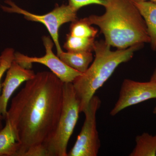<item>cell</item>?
<instances>
[{
  "label": "cell",
  "instance_id": "6da1fadb",
  "mask_svg": "<svg viewBox=\"0 0 156 156\" xmlns=\"http://www.w3.org/2000/svg\"><path fill=\"white\" fill-rule=\"evenodd\" d=\"M63 86L51 72H40L11 100L5 120L19 144L17 156H46L61 115Z\"/></svg>",
  "mask_w": 156,
  "mask_h": 156
},
{
  "label": "cell",
  "instance_id": "7a4b0ae2",
  "mask_svg": "<svg viewBox=\"0 0 156 156\" xmlns=\"http://www.w3.org/2000/svg\"><path fill=\"white\" fill-rule=\"evenodd\" d=\"M101 15H92L85 19L97 25L105 42L117 49L150 43L147 27L134 2L131 0H108Z\"/></svg>",
  "mask_w": 156,
  "mask_h": 156
},
{
  "label": "cell",
  "instance_id": "3957f363",
  "mask_svg": "<svg viewBox=\"0 0 156 156\" xmlns=\"http://www.w3.org/2000/svg\"><path fill=\"white\" fill-rule=\"evenodd\" d=\"M141 47L135 45L112 51L105 41H95L94 61L86 72L76 78L72 83L81 113L85 111L95 92L110 77L118 66L130 60L134 52Z\"/></svg>",
  "mask_w": 156,
  "mask_h": 156
},
{
  "label": "cell",
  "instance_id": "277c9868",
  "mask_svg": "<svg viewBox=\"0 0 156 156\" xmlns=\"http://www.w3.org/2000/svg\"><path fill=\"white\" fill-rule=\"evenodd\" d=\"M80 103L72 83H64L63 104L58 125L45 145L46 156H67V145L79 118Z\"/></svg>",
  "mask_w": 156,
  "mask_h": 156
},
{
  "label": "cell",
  "instance_id": "5b68a950",
  "mask_svg": "<svg viewBox=\"0 0 156 156\" xmlns=\"http://www.w3.org/2000/svg\"><path fill=\"white\" fill-rule=\"evenodd\" d=\"M7 5H1L4 12L21 14L29 21L41 23L46 27L56 46L57 55L63 50L62 49L59 41V30L61 26L70 22H74L77 20V10L69 5H57L52 11L43 15L31 13L16 5L11 0H6Z\"/></svg>",
  "mask_w": 156,
  "mask_h": 156
},
{
  "label": "cell",
  "instance_id": "8992f818",
  "mask_svg": "<svg viewBox=\"0 0 156 156\" xmlns=\"http://www.w3.org/2000/svg\"><path fill=\"white\" fill-rule=\"evenodd\" d=\"M101 101L94 95L83 112L85 120L74 145L67 156H96L101 146L97 127L96 113L100 107Z\"/></svg>",
  "mask_w": 156,
  "mask_h": 156
},
{
  "label": "cell",
  "instance_id": "52a82bcc",
  "mask_svg": "<svg viewBox=\"0 0 156 156\" xmlns=\"http://www.w3.org/2000/svg\"><path fill=\"white\" fill-rule=\"evenodd\" d=\"M45 48V55L41 57H31L19 52H15V61L26 68L31 69L33 63L45 65L64 83H73L82 73L71 68L55 55L53 51L54 42L50 37L44 36L42 37Z\"/></svg>",
  "mask_w": 156,
  "mask_h": 156
},
{
  "label": "cell",
  "instance_id": "ba28073f",
  "mask_svg": "<svg viewBox=\"0 0 156 156\" xmlns=\"http://www.w3.org/2000/svg\"><path fill=\"white\" fill-rule=\"evenodd\" d=\"M156 98V82H139L125 79L120 89L119 99L110 112L112 116L124 109L149 99Z\"/></svg>",
  "mask_w": 156,
  "mask_h": 156
},
{
  "label": "cell",
  "instance_id": "9c48e42d",
  "mask_svg": "<svg viewBox=\"0 0 156 156\" xmlns=\"http://www.w3.org/2000/svg\"><path fill=\"white\" fill-rule=\"evenodd\" d=\"M36 74L30 69L26 68L14 60L7 70L5 79L2 84V92L0 95V114L5 119L8 102L14 91L23 82L33 78Z\"/></svg>",
  "mask_w": 156,
  "mask_h": 156
},
{
  "label": "cell",
  "instance_id": "30bf717a",
  "mask_svg": "<svg viewBox=\"0 0 156 156\" xmlns=\"http://www.w3.org/2000/svg\"><path fill=\"white\" fill-rule=\"evenodd\" d=\"M134 3L145 21L152 49L156 51V2L140 1Z\"/></svg>",
  "mask_w": 156,
  "mask_h": 156
},
{
  "label": "cell",
  "instance_id": "8fae6325",
  "mask_svg": "<svg viewBox=\"0 0 156 156\" xmlns=\"http://www.w3.org/2000/svg\"><path fill=\"white\" fill-rule=\"evenodd\" d=\"M62 61L71 68L84 73L89 68L93 60L92 52H64L62 51L57 56Z\"/></svg>",
  "mask_w": 156,
  "mask_h": 156
},
{
  "label": "cell",
  "instance_id": "7c38bea8",
  "mask_svg": "<svg viewBox=\"0 0 156 156\" xmlns=\"http://www.w3.org/2000/svg\"><path fill=\"white\" fill-rule=\"evenodd\" d=\"M19 145L8 124L0 131V156H17Z\"/></svg>",
  "mask_w": 156,
  "mask_h": 156
},
{
  "label": "cell",
  "instance_id": "4fadbf2b",
  "mask_svg": "<svg viewBox=\"0 0 156 156\" xmlns=\"http://www.w3.org/2000/svg\"><path fill=\"white\" fill-rule=\"evenodd\" d=\"M136 146L130 156H156V135L144 133L136 136Z\"/></svg>",
  "mask_w": 156,
  "mask_h": 156
},
{
  "label": "cell",
  "instance_id": "5bb4252c",
  "mask_svg": "<svg viewBox=\"0 0 156 156\" xmlns=\"http://www.w3.org/2000/svg\"><path fill=\"white\" fill-rule=\"evenodd\" d=\"M95 42L94 38L80 37L68 34L63 47L69 52H92Z\"/></svg>",
  "mask_w": 156,
  "mask_h": 156
},
{
  "label": "cell",
  "instance_id": "9a60e30c",
  "mask_svg": "<svg viewBox=\"0 0 156 156\" xmlns=\"http://www.w3.org/2000/svg\"><path fill=\"white\" fill-rule=\"evenodd\" d=\"M69 33L73 36L95 38L98 30L87 22L85 18L72 22Z\"/></svg>",
  "mask_w": 156,
  "mask_h": 156
},
{
  "label": "cell",
  "instance_id": "2e32d148",
  "mask_svg": "<svg viewBox=\"0 0 156 156\" xmlns=\"http://www.w3.org/2000/svg\"><path fill=\"white\" fill-rule=\"evenodd\" d=\"M15 51L11 48H6L3 50L1 54V61L0 62V90L2 84L1 81L5 73L9 69V67L14 61ZM0 118L3 120V117L0 114Z\"/></svg>",
  "mask_w": 156,
  "mask_h": 156
},
{
  "label": "cell",
  "instance_id": "e0dca14e",
  "mask_svg": "<svg viewBox=\"0 0 156 156\" xmlns=\"http://www.w3.org/2000/svg\"><path fill=\"white\" fill-rule=\"evenodd\" d=\"M108 0H69V5L76 10H78L82 7L89 5H100L104 7Z\"/></svg>",
  "mask_w": 156,
  "mask_h": 156
},
{
  "label": "cell",
  "instance_id": "ac0fdd59",
  "mask_svg": "<svg viewBox=\"0 0 156 156\" xmlns=\"http://www.w3.org/2000/svg\"><path fill=\"white\" fill-rule=\"evenodd\" d=\"M150 80L156 82V69L154 71L152 76L151 77Z\"/></svg>",
  "mask_w": 156,
  "mask_h": 156
},
{
  "label": "cell",
  "instance_id": "d6986e66",
  "mask_svg": "<svg viewBox=\"0 0 156 156\" xmlns=\"http://www.w3.org/2000/svg\"><path fill=\"white\" fill-rule=\"evenodd\" d=\"M133 2H140V1H151V2H156V0H131Z\"/></svg>",
  "mask_w": 156,
  "mask_h": 156
},
{
  "label": "cell",
  "instance_id": "ffe728a7",
  "mask_svg": "<svg viewBox=\"0 0 156 156\" xmlns=\"http://www.w3.org/2000/svg\"><path fill=\"white\" fill-rule=\"evenodd\" d=\"M3 120L0 118V131H1V130L2 129L3 127H4V126H3L2 123Z\"/></svg>",
  "mask_w": 156,
  "mask_h": 156
},
{
  "label": "cell",
  "instance_id": "44dd1931",
  "mask_svg": "<svg viewBox=\"0 0 156 156\" xmlns=\"http://www.w3.org/2000/svg\"><path fill=\"white\" fill-rule=\"evenodd\" d=\"M153 113L154 114H156V106L155 107V108H154Z\"/></svg>",
  "mask_w": 156,
  "mask_h": 156
},
{
  "label": "cell",
  "instance_id": "7402d4cb",
  "mask_svg": "<svg viewBox=\"0 0 156 156\" xmlns=\"http://www.w3.org/2000/svg\"><path fill=\"white\" fill-rule=\"evenodd\" d=\"M1 56H0V62H1Z\"/></svg>",
  "mask_w": 156,
  "mask_h": 156
}]
</instances>
